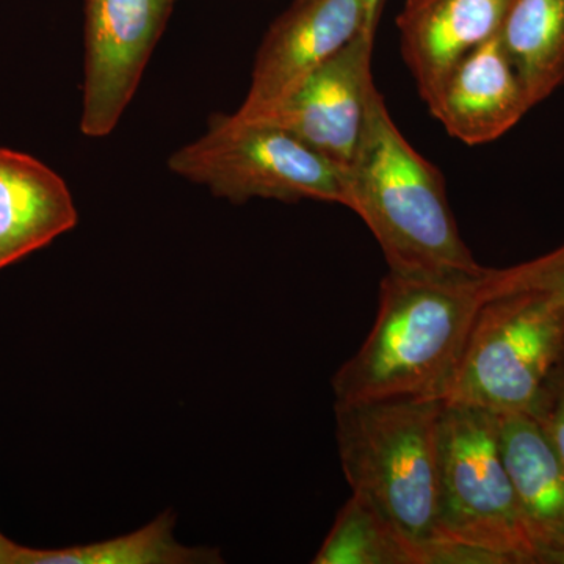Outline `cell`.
Returning <instances> with one entry per match:
<instances>
[{
    "label": "cell",
    "instance_id": "cell-3",
    "mask_svg": "<svg viewBox=\"0 0 564 564\" xmlns=\"http://www.w3.org/2000/svg\"><path fill=\"white\" fill-rule=\"evenodd\" d=\"M444 403L386 399L336 403V440L351 492L361 494L429 564L437 543Z\"/></svg>",
    "mask_w": 564,
    "mask_h": 564
},
{
    "label": "cell",
    "instance_id": "cell-15",
    "mask_svg": "<svg viewBox=\"0 0 564 564\" xmlns=\"http://www.w3.org/2000/svg\"><path fill=\"white\" fill-rule=\"evenodd\" d=\"M176 519L172 513L159 516L137 532L74 545L61 551H43L22 545L18 564H198L220 563L212 549L188 547L174 536Z\"/></svg>",
    "mask_w": 564,
    "mask_h": 564
},
{
    "label": "cell",
    "instance_id": "cell-4",
    "mask_svg": "<svg viewBox=\"0 0 564 564\" xmlns=\"http://www.w3.org/2000/svg\"><path fill=\"white\" fill-rule=\"evenodd\" d=\"M441 541L469 545L497 564H536V544L500 452L497 414L444 403Z\"/></svg>",
    "mask_w": 564,
    "mask_h": 564
},
{
    "label": "cell",
    "instance_id": "cell-7",
    "mask_svg": "<svg viewBox=\"0 0 564 564\" xmlns=\"http://www.w3.org/2000/svg\"><path fill=\"white\" fill-rule=\"evenodd\" d=\"M176 0H85L80 132L104 139L120 124Z\"/></svg>",
    "mask_w": 564,
    "mask_h": 564
},
{
    "label": "cell",
    "instance_id": "cell-14",
    "mask_svg": "<svg viewBox=\"0 0 564 564\" xmlns=\"http://www.w3.org/2000/svg\"><path fill=\"white\" fill-rule=\"evenodd\" d=\"M499 39L530 107L564 84V0H511Z\"/></svg>",
    "mask_w": 564,
    "mask_h": 564
},
{
    "label": "cell",
    "instance_id": "cell-21",
    "mask_svg": "<svg viewBox=\"0 0 564 564\" xmlns=\"http://www.w3.org/2000/svg\"><path fill=\"white\" fill-rule=\"evenodd\" d=\"M383 2L384 0H362L364 11H366V25L370 31L377 32Z\"/></svg>",
    "mask_w": 564,
    "mask_h": 564
},
{
    "label": "cell",
    "instance_id": "cell-13",
    "mask_svg": "<svg viewBox=\"0 0 564 564\" xmlns=\"http://www.w3.org/2000/svg\"><path fill=\"white\" fill-rule=\"evenodd\" d=\"M497 432L538 564L544 549L564 536V464L532 413L497 414Z\"/></svg>",
    "mask_w": 564,
    "mask_h": 564
},
{
    "label": "cell",
    "instance_id": "cell-20",
    "mask_svg": "<svg viewBox=\"0 0 564 564\" xmlns=\"http://www.w3.org/2000/svg\"><path fill=\"white\" fill-rule=\"evenodd\" d=\"M538 564H564V536L544 549Z\"/></svg>",
    "mask_w": 564,
    "mask_h": 564
},
{
    "label": "cell",
    "instance_id": "cell-8",
    "mask_svg": "<svg viewBox=\"0 0 564 564\" xmlns=\"http://www.w3.org/2000/svg\"><path fill=\"white\" fill-rule=\"evenodd\" d=\"M377 32L364 29L259 120L278 126L336 165L347 169L366 126ZM236 118V117H234Z\"/></svg>",
    "mask_w": 564,
    "mask_h": 564
},
{
    "label": "cell",
    "instance_id": "cell-10",
    "mask_svg": "<svg viewBox=\"0 0 564 564\" xmlns=\"http://www.w3.org/2000/svg\"><path fill=\"white\" fill-rule=\"evenodd\" d=\"M511 0H406L400 50L419 95L432 106L456 66L499 35Z\"/></svg>",
    "mask_w": 564,
    "mask_h": 564
},
{
    "label": "cell",
    "instance_id": "cell-5",
    "mask_svg": "<svg viewBox=\"0 0 564 564\" xmlns=\"http://www.w3.org/2000/svg\"><path fill=\"white\" fill-rule=\"evenodd\" d=\"M564 352V302L540 291L489 296L443 403L492 414L532 413Z\"/></svg>",
    "mask_w": 564,
    "mask_h": 564
},
{
    "label": "cell",
    "instance_id": "cell-11",
    "mask_svg": "<svg viewBox=\"0 0 564 564\" xmlns=\"http://www.w3.org/2000/svg\"><path fill=\"white\" fill-rule=\"evenodd\" d=\"M429 109L448 135L477 147L511 131L532 107L496 35L463 58Z\"/></svg>",
    "mask_w": 564,
    "mask_h": 564
},
{
    "label": "cell",
    "instance_id": "cell-17",
    "mask_svg": "<svg viewBox=\"0 0 564 564\" xmlns=\"http://www.w3.org/2000/svg\"><path fill=\"white\" fill-rule=\"evenodd\" d=\"M486 282L491 296L507 292L540 291L564 302V243L518 265L489 269Z\"/></svg>",
    "mask_w": 564,
    "mask_h": 564
},
{
    "label": "cell",
    "instance_id": "cell-12",
    "mask_svg": "<svg viewBox=\"0 0 564 564\" xmlns=\"http://www.w3.org/2000/svg\"><path fill=\"white\" fill-rule=\"evenodd\" d=\"M66 182L46 163L0 147V270L76 228Z\"/></svg>",
    "mask_w": 564,
    "mask_h": 564
},
{
    "label": "cell",
    "instance_id": "cell-16",
    "mask_svg": "<svg viewBox=\"0 0 564 564\" xmlns=\"http://www.w3.org/2000/svg\"><path fill=\"white\" fill-rule=\"evenodd\" d=\"M313 563L422 564V556L377 505L351 492Z\"/></svg>",
    "mask_w": 564,
    "mask_h": 564
},
{
    "label": "cell",
    "instance_id": "cell-9",
    "mask_svg": "<svg viewBox=\"0 0 564 564\" xmlns=\"http://www.w3.org/2000/svg\"><path fill=\"white\" fill-rule=\"evenodd\" d=\"M364 29L362 0H293L263 36L250 88L232 117L242 121L265 117L307 74L344 50Z\"/></svg>",
    "mask_w": 564,
    "mask_h": 564
},
{
    "label": "cell",
    "instance_id": "cell-2",
    "mask_svg": "<svg viewBox=\"0 0 564 564\" xmlns=\"http://www.w3.org/2000/svg\"><path fill=\"white\" fill-rule=\"evenodd\" d=\"M345 196L380 243L389 272L440 280L486 272L459 234L443 174L404 139L377 85L345 169Z\"/></svg>",
    "mask_w": 564,
    "mask_h": 564
},
{
    "label": "cell",
    "instance_id": "cell-18",
    "mask_svg": "<svg viewBox=\"0 0 564 564\" xmlns=\"http://www.w3.org/2000/svg\"><path fill=\"white\" fill-rule=\"evenodd\" d=\"M532 414L564 464V352L538 395Z\"/></svg>",
    "mask_w": 564,
    "mask_h": 564
},
{
    "label": "cell",
    "instance_id": "cell-1",
    "mask_svg": "<svg viewBox=\"0 0 564 564\" xmlns=\"http://www.w3.org/2000/svg\"><path fill=\"white\" fill-rule=\"evenodd\" d=\"M486 273L444 280L386 274L369 336L334 375L336 403L443 402L475 318L491 296Z\"/></svg>",
    "mask_w": 564,
    "mask_h": 564
},
{
    "label": "cell",
    "instance_id": "cell-19",
    "mask_svg": "<svg viewBox=\"0 0 564 564\" xmlns=\"http://www.w3.org/2000/svg\"><path fill=\"white\" fill-rule=\"evenodd\" d=\"M21 551V544L13 543L6 534L0 532V564H18Z\"/></svg>",
    "mask_w": 564,
    "mask_h": 564
},
{
    "label": "cell",
    "instance_id": "cell-6",
    "mask_svg": "<svg viewBox=\"0 0 564 564\" xmlns=\"http://www.w3.org/2000/svg\"><path fill=\"white\" fill-rule=\"evenodd\" d=\"M169 169L236 204L347 202L343 166L278 126L232 115H214L199 139L170 155Z\"/></svg>",
    "mask_w": 564,
    "mask_h": 564
}]
</instances>
